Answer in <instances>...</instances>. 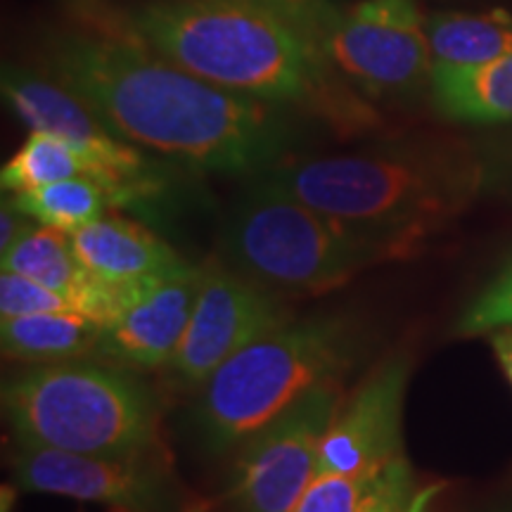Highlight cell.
Wrapping results in <instances>:
<instances>
[{
  "label": "cell",
  "instance_id": "12",
  "mask_svg": "<svg viewBox=\"0 0 512 512\" xmlns=\"http://www.w3.org/2000/svg\"><path fill=\"white\" fill-rule=\"evenodd\" d=\"M408 375V358H387L339 406L320 441L318 475H375L389 460L401 456Z\"/></svg>",
  "mask_w": 512,
  "mask_h": 512
},
{
  "label": "cell",
  "instance_id": "23",
  "mask_svg": "<svg viewBox=\"0 0 512 512\" xmlns=\"http://www.w3.org/2000/svg\"><path fill=\"white\" fill-rule=\"evenodd\" d=\"M375 475H318L292 512H358L363 491Z\"/></svg>",
  "mask_w": 512,
  "mask_h": 512
},
{
  "label": "cell",
  "instance_id": "16",
  "mask_svg": "<svg viewBox=\"0 0 512 512\" xmlns=\"http://www.w3.org/2000/svg\"><path fill=\"white\" fill-rule=\"evenodd\" d=\"M102 332L105 325L83 313H29L0 320L3 354L31 366L74 361L98 351Z\"/></svg>",
  "mask_w": 512,
  "mask_h": 512
},
{
  "label": "cell",
  "instance_id": "6",
  "mask_svg": "<svg viewBox=\"0 0 512 512\" xmlns=\"http://www.w3.org/2000/svg\"><path fill=\"white\" fill-rule=\"evenodd\" d=\"M228 259L273 294L316 297L380 264L373 249L342 223L261 178L230 214Z\"/></svg>",
  "mask_w": 512,
  "mask_h": 512
},
{
  "label": "cell",
  "instance_id": "26",
  "mask_svg": "<svg viewBox=\"0 0 512 512\" xmlns=\"http://www.w3.org/2000/svg\"><path fill=\"white\" fill-rule=\"evenodd\" d=\"M491 347L496 351V358L501 363L505 377L512 384V328L496 330L494 337H491Z\"/></svg>",
  "mask_w": 512,
  "mask_h": 512
},
{
  "label": "cell",
  "instance_id": "20",
  "mask_svg": "<svg viewBox=\"0 0 512 512\" xmlns=\"http://www.w3.org/2000/svg\"><path fill=\"white\" fill-rule=\"evenodd\" d=\"M29 313H83L91 316L88 304L76 294H64L38 285L12 271L0 273V316L15 318ZM93 318V316H91Z\"/></svg>",
  "mask_w": 512,
  "mask_h": 512
},
{
  "label": "cell",
  "instance_id": "18",
  "mask_svg": "<svg viewBox=\"0 0 512 512\" xmlns=\"http://www.w3.org/2000/svg\"><path fill=\"white\" fill-rule=\"evenodd\" d=\"M10 202L34 223L69 235L110 214L117 204H124L117 190L91 176H76L36 190L17 192Z\"/></svg>",
  "mask_w": 512,
  "mask_h": 512
},
{
  "label": "cell",
  "instance_id": "4",
  "mask_svg": "<svg viewBox=\"0 0 512 512\" xmlns=\"http://www.w3.org/2000/svg\"><path fill=\"white\" fill-rule=\"evenodd\" d=\"M3 408L17 444L100 458L166 456L155 396L117 366L41 363L5 384Z\"/></svg>",
  "mask_w": 512,
  "mask_h": 512
},
{
  "label": "cell",
  "instance_id": "14",
  "mask_svg": "<svg viewBox=\"0 0 512 512\" xmlns=\"http://www.w3.org/2000/svg\"><path fill=\"white\" fill-rule=\"evenodd\" d=\"M74 252L95 278L110 285H143L188 271L190 264L152 230L105 214L72 233Z\"/></svg>",
  "mask_w": 512,
  "mask_h": 512
},
{
  "label": "cell",
  "instance_id": "2",
  "mask_svg": "<svg viewBox=\"0 0 512 512\" xmlns=\"http://www.w3.org/2000/svg\"><path fill=\"white\" fill-rule=\"evenodd\" d=\"M133 36L185 72L268 105H299L335 124L370 112L337 86L311 36L245 0H155L128 19Z\"/></svg>",
  "mask_w": 512,
  "mask_h": 512
},
{
  "label": "cell",
  "instance_id": "21",
  "mask_svg": "<svg viewBox=\"0 0 512 512\" xmlns=\"http://www.w3.org/2000/svg\"><path fill=\"white\" fill-rule=\"evenodd\" d=\"M503 328H512V261L472 299L458 323V332L465 337Z\"/></svg>",
  "mask_w": 512,
  "mask_h": 512
},
{
  "label": "cell",
  "instance_id": "22",
  "mask_svg": "<svg viewBox=\"0 0 512 512\" xmlns=\"http://www.w3.org/2000/svg\"><path fill=\"white\" fill-rule=\"evenodd\" d=\"M418 491H415L413 470L406 456H396L375 472L363 491L358 512H408Z\"/></svg>",
  "mask_w": 512,
  "mask_h": 512
},
{
  "label": "cell",
  "instance_id": "3",
  "mask_svg": "<svg viewBox=\"0 0 512 512\" xmlns=\"http://www.w3.org/2000/svg\"><path fill=\"white\" fill-rule=\"evenodd\" d=\"M373 249L377 261L408 256L458 216L482 183L465 152L387 145L349 155L292 159L264 176Z\"/></svg>",
  "mask_w": 512,
  "mask_h": 512
},
{
  "label": "cell",
  "instance_id": "19",
  "mask_svg": "<svg viewBox=\"0 0 512 512\" xmlns=\"http://www.w3.org/2000/svg\"><path fill=\"white\" fill-rule=\"evenodd\" d=\"M76 176H91V169L67 140L46 131H29L22 147L0 169V185L17 195Z\"/></svg>",
  "mask_w": 512,
  "mask_h": 512
},
{
  "label": "cell",
  "instance_id": "24",
  "mask_svg": "<svg viewBox=\"0 0 512 512\" xmlns=\"http://www.w3.org/2000/svg\"><path fill=\"white\" fill-rule=\"evenodd\" d=\"M245 3L259 5V8L271 10L275 15L287 19V22H292L306 36H311L316 46L320 34L332 22V17L337 15V10L342 8L335 0H245Z\"/></svg>",
  "mask_w": 512,
  "mask_h": 512
},
{
  "label": "cell",
  "instance_id": "27",
  "mask_svg": "<svg viewBox=\"0 0 512 512\" xmlns=\"http://www.w3.org/2000/svg\"><path fill=\"white\" fill-rule=\"evenodd\" d=\"M441 491H444V484H430L425 486V489H420L418 494H415L411 510L408 512H430L432 501L437 498V494H441Z\"/></svg>",
  "mask_w": 512,
  "mask_h": 512
},
{
  "label": "cell",
  "instance_id": "7",
  "mask_svg": "<svg viewBox=\"0 0 512 512\" xmlns=\"http://www.w3.org/2000/svg\"><path fill=\"white\" fill-rule=\"evenodd\" d=\"M335 74L368 98H396L432 81L427 19L415 0L342 5L318 38Z\"/></svg>",
  "mask_w": 512,
  "mask_h": 512
},
{
  "label": "cell",
  "instance_id": "9",
  "mask_svg": "<svg viewBox=\"0 0 512 512\" xmlns=\"http://www.w3.org/2000/svg\"><path fill=\"white\" fill-rule=\"evenodd\" d=\"M12 472L24 491L100 503L114 512H204L169 456L100 458L17 444Z\"/></svg>",
  "mask_w": 512,
  "mask_h": 512
},
{
  "label": "cell",
  "instance_id": "15",
  "mask_svg": "<svg viewBox=\"0 0 512 512\" xmlns=\"http://www.w3.org/2000/svg\"><path fill=\"white\" fill-rule=\"evenodd\" d=\"M434 105L448 119L472 124L512 121V53L479 67H434Z\"/></svg>",
  "mask_w": 512,
  "mask_h": 512
},
{
  "label": "cell",
  "instance_id": "25",
  "mask_svg": "<svg viewBox=\"0 0 512 512\" xmlns=\"http://www.w3.org/2000/svg\"><path fill=\"white\" fill-rule=\"evenodd\" d=\"M31 223L34 221L29 216H24L15 204L5 200L3 209H0V254L10 252L12 245L31 228Z\"/></svg>",
  "mask_w": 512,
  "mask_h": 512
},
{
  "label": "cell",
  "instance_id": "1",
  "mask_svg": "<svg viewBox=\"0 0 512 512\" xmlns=\"http://www.w3.org/2000/svg\"><path fill=\"white\" fill-rule=\"evenodd\" d=\"M48 67L126 143L192 169H264L287 143L275 105L214 86L140 41L69 34L50 46Z\"/></svg>",
  "mask_w": 512,
  "mask_h": 512
},
{
  "label": "cell",
  "instance_id": "17",
  "mask_svg": "<svg viewBox=\"0 0 512 512\" xmlns=\"http://www.w3.org/2000/svg\"><path fill=\"white\" fill-rule=\"evenodd\" d=\"M434 67H479L512 53V17L505 12H441L427 19Z\"/></svg>",
  "mask_w": 512,
  "mask_h": 512
},
{
  "label": "cell",
  "instance_id": "5",
  "mask_svg": "<svg viewBox=\"0 0 512 512\" xmlns=\"http://www.w3.org/2000/svg\"><path fill=\"white\" fill-rule=\"evenodd\" d=\"M356 358L342 318L285 323L228 358L200 387L192 425L211 453L235 451L311 389L339 382Z\"/></svg>",
  "mask_w": 512,
  "mask_h": 512
},
{
  "label": "cell",
  "instance_id": "10",
  "mask_svg": "<svg viewBox=\"0 0 512 512\" xmlns=\"http://www.w3.org/2000/svg\"><path fill=\"white\" fill-rule=\"evenodd\" d=\"M275 297L233 268L216 261L200 266L188 328L166 366L176 382L200 389L240 349L290 323Z\"/></svg>",
  "mask_w": 512,
  "mask_h": 512
},
{
  "label": "cell",
  "instance_id": "11",
  "mask_svg": "<svg viewBox=\"0 0 512 512\" xmlns=\"http://www.w3.org/2000/svg\"><path fill=\"white\" fill-rule=\"evenodd\" d=\"M3 98L29 131H46L67 140L98 178L128 204L155 190L150 162L136 145L119 138L74 91L57 79L27 69H3Z\"/></svg>",
  "mask_w": 512,
  "mask_h": 512
},
{
  "label": "cell",
  "instance_id": "8",
  "mask_svg": "<svg viewBox=\"0 0 512 512\" xmlns=\"http://www.w3.org/2000/svg\"><path fill=\"white\" fill-rule=\"evenodd\" d=\"M344 403L339 382L311 389L238 448L228 498L238 512H292L318 477L320 441Z\"/></svg>",
  "mask_w": 512,
  "mask_h": 512
},
{
  "label": "cell",
  "instance_id": "13",
  "mask_svg": "<svg viewBox=\"0 0 512 512\" xmlns=\"http://www.w3.org/2000/svg\"><path fill=\"white\" fill-rule=\"evenodd\" d=\"M197 283L200 266H190L140 287L102 332L98 354L124 368L169 366L188 328Z\"/></svg>",
  "mask_w": 512,
  "mask_h": 512
}]
</instances>
